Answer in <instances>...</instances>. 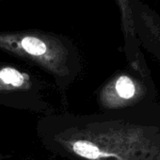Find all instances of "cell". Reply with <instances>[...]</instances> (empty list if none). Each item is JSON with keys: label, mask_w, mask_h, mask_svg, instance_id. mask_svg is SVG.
I'll use <instances>...</instances> for the list:
<instances>
[{"label": "cell", "mask_w": 160, "mask_h": 160, "mask_svg": "<svg viewBox=\"0 0 160 160\" xmlns=\"http://www.w3.org/2000/svg\"><path fill=\"white\" fill-rule=\"evenodd\" d=\"M72 149L76 154L92 160H95L101 158L104 155H107L106 153H102L97 146L85 140H78L74 142L72 145Z\"/></svg>", "instance_id": "obj_1"}, {"label": "cell", "mask_w": 160, "mask_h": 160, "mask_svg": "<svg viewBox=\"0 0 160 160\" xmlns=\"http://www.w3.org/2000/svg\"><path fill=\"white\" fill-rule=\"evenodd\" d=\"M0 79L6 84L20 87L25 82V76L20 72L12 68H4L0 71Z\"/></svg>", "instance_id": "obj_3"}, {"label": "cell", "mask_w": 160, "mask_h": 160, "mask_svg": "<svg viewBox=\"0 0 160 160\" xmlns=\"http://www.w3.org/2000/svg\"><path fill=\"white\" fill-rule=\"evenodd\" d=\"M116 90L118 94L125 99L131 98L135 94V86L131 79L127 76H121L117 80Z\"/></svg>", "instance_id": "obj_4"}, {"label": "cell", "mask_w": 160, "mask_h": 160, "mask_svg": "<svg viewBox=\"0 0 160 160\" xmlns=\"http://www.w3.org/2000/svg\"><path fill=\"white\" fill-rule=\"evenodd\" d=\"M21 45L26 52L33 56H42L47 50L46 44L35 37H25L21 42Z\"/></svg>", "instance_id": "obj_2"}]
</instances>
